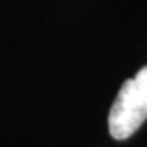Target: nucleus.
I'll return each mask as SVG.
<instances>
[{
    "label": "nucleus",
    "instance_id": "obj_1",
    "mask_svg": "<svg viewBox=\"0 0 147 147\" xmlns=\"http://www.w3.org/2000/svg\"><path fill=\"white\" fill-rule=\"evenodd\" d=\"M147 119V65L122 84L108 116L110 135L126 140Z\"/></svg>",
    "mask_w": 147,
    "mask_h": 147
}]
</instances>
